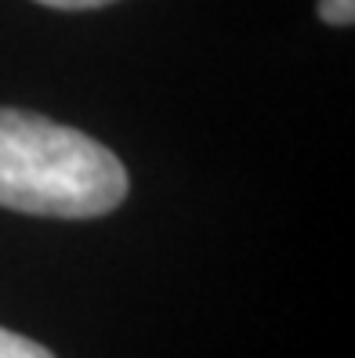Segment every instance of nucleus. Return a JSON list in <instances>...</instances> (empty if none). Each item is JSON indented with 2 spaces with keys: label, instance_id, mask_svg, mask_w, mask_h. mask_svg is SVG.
Listing matches in <instances>:
<instances>
[{
  "label": "nucleus",
  "instance_id": "f257e3e1",
  "mask_svg": "<svg viewBox=\"0 0 355 358\" xmlns=\"http://www.w3.org/2000/svg\"><path fill=\"white\" fill-rule=\"evenodd\" d=\"M127 196V171L73 127L0 109V206L36 217H102Z\"/></svg>",
  "mask_w": 355,
  "mask_h": 358
},
{
  "label": "nucleus",
  "instance_id": "f03ea898",
  "mask_svg": "<svg viewBox=\"0 0 355 358\" xmlns=\"http://www.w3.org/2000/svg\"><path fill=\"white\" fill-rule=\"evenodd\" d=\"M0 358H55L44 344L36 341H26L11 329H0Z\"/></svg>",
  "mask_w": 355,
  "mask_h": 358
},
{
  "label": "nucleus",
  "instance_id": "20e7f679",
  "mask_svg": "<svg viewBox=\"0 0 355 358\" xmlns=\"http://www.w3.org/2000/svg\"><path fill=\"white\" fill-rule=\"evenodd\" d=\"M44 8H58V11H88V8H106L116 4V0H36Z\"/></svg>",
  "mask_w": 355,
  "mask_h": 358
},
{
  "label": "nucleus",
  "instance_id": "7ed1b4c3",
  "mask_svg": "<svg viewBox=\"0 0 355 358\" xmlns=\"http://www.w3.org/2000/svg\"><path fill=\"white\" fill-rule=\"evenodd\" d=\"M319 18L330 26H351L355 22V0H319Z\"/></svg>",
  "mask_w": 355,
  "mask_h": 358
}]
</instances>
